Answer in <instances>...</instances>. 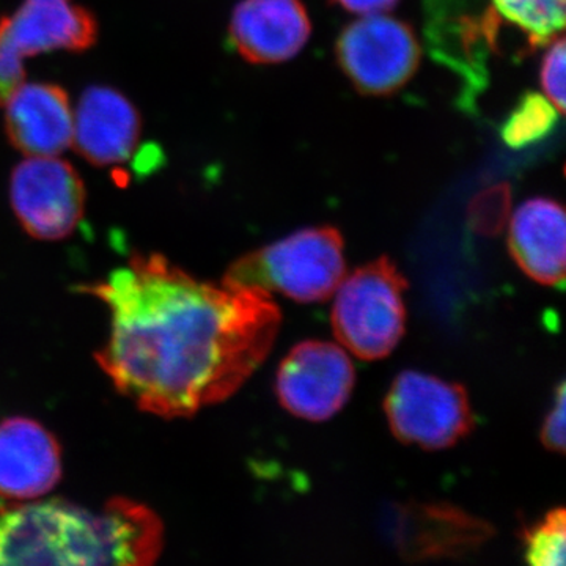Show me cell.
Returning a JSON list of instances; mask_svg holds the SVG:
<instances>
[{"label": "cell", "instance_id": "cell-1", "mask_svg": "<svg viewBox=\"0 0 566 566\" xmlns=\"http://www.w3.org/2000/svg\"><path fill=\"white\" fill-rule=\"evenodd\" d=\"M85 292L109 312L99 367L137 408L167 419L237 394L281 329L270 293L199 281L158 253L133 256Z\"/></svg>", "mask_w": 566, "mask_h": 566}, {"label": "cell", "instance_id": "cell-2", "mask_svg": "<svg viewBox=\"0 0 566 566\" xmlns=\"http://www.w3.org/2000/svg\"><path fill=\"white\" fill-rule=\"evenodd\" d=\"M163 543L161 520L129 499L99 510L63 499L0 504V565L145 566Z\"/></svg>", "mask_w": 566, "mask_h": 566}, {"label": "cell", "instance_id": "cell-3", "mask_svg": "<svg viewBox=\"0 0 566 566\" xmlns=\"http://www.w3.org/2000/svg\"><path fill=\"white\" fill-rule=\"evenodd\" d=\"M345 244L333 227L305 229L237 260L223 283L277 292L297 303H324L346 275Z\"/></svg>", "mask_w": 566, "mask_h": 566}, {"label": "cell", "instance_id": "cell-4", "mask_svg": "<svg viewBox=\"0 0 566 566\" xmlns=\"http://www.w3.org/2000/svg\"><path fill=\"white\" fill-rule=\"evenodd\" d=\"M408 289L392 260L382 256L344 279L333 308L335 337L354 356L378 360L400 344Z\"/></svg>", "mask_w": 566, "mask_h": 566}, {"label": "cell", "instance_id": "cell-5", "mask_svg": "<svg viewBox=\"0 0 566 566\" xmlns=\"http://www.w3.org/2000/svg\"><path fill=\"white\" fill-rule=\"evenodd\" d=\"M385 411L395 438L423 450L449 449L475 424L463 386L420 371H403L395 378Z\"/></svg>", "mask_w": 566, "mask_h": 566}, {"label": "cell", "instance_id": "cell-6", "mask_svg": "<svg viewBox=\"0 0 566 566\" xmlns=\"http://www.w3.org/2000/svg\"><path fill=\"white\" fill-rule=\"evenodd\" d=\"M335 52L356 91L371 96L400 91L415 76L422 54L411 25L381 13L346 25Z\"/></svg>", "mask_w": 566, "mask_h": 566}, {"label": "cell", "instance_id": "cell-7", "mask_svg": "<svg viewBox=\"0 0 566 566\" xmlns=\"http://www.w3.org/2000/svg\"><path fill=\"white\" fill-rule=\"evenodd\" d=\"M10 202L29 237L65 240L84 218V181L59 156L25 158L11 174Z\"/></svg>", "mask_w": 566, "mask_h": 566}, {"label": "cell", "instance_id": "cell-8", "mask_svg": "<svg viewBox=\"0 0 566 566\" xmlns=\"http://www.w3.org/2000/svg\"><path fill=\"white\" fill-rule=\"evenodd\" d=\"M356 371L340 346L308 340L282 360L275 392L286 411L311 422L340 412L352 397Z\"/></svg>", "mask_w": 566, "mask_h": 566}, {"label": "cell", "instance_id": "cell-9", "mask_svg": "<svg viewBox=\"0 0 566 566\" xmlns=\"http://www.w3.org/2000/svg\"><path fill=\"white\" fill-rule=\"evenodd\" d=\"M389 532L394 546L409 562L463 558L494 534L490 523L458 506L420 502L395 506Z\"/></svg>", "mask_w": 566, "mask_h": 566}, {"label": "cell", "instance_id": "cell-10", "mask_svg": "<svg viewBox=\"0 0 566 566\" xmlns=\"http://www.w3.org/2000/svg\"><path fill=\"white\" fill-rule=\"evenodd\" d=\"M98 40L95 17L74 0H24L0 18V54L21 61L44 52L91 50Z\"/></svg>", "mask_w": 566, "mask_h": 566}, {"label": "cell", "instance_id": "cell-11", "mask_svg": "<svg viewBox=\"0 0 566 566\" xmlns=\"http://www.w3.org/2000/svg\"><path fill=\"white\" fill-rule=\"evenodd\" d=\"M62 479L57 439L35 420L10 417L0 422V497L33 501Z\"/></svg>", "mask_w": 566, "mask_h": 566}, {"label": "cell", "instance_id": "cell-12", "mask_svg": "<svg viewBox=\"0 0 566 566\" xmlns=\"http://www.w3.org/2000/svg\"><path fill=\"white\" fill-rule=\"evenodd\" d=\"M312 25L301 0H243L230 20V41L244 61L271 65L300 54Z\"/></svg>", "mask_w": 566, "mask_h": 566}, {"label": "cell", "instance_id": "cell-13", "mask_svg": "<svg viewBox=\"0 0 566 566\" xmlns=\"http://www.w3.org/2000/svg\"><path fill=\"white\" fill-rule=\"evenodd\" d=\"M139 111L123 93L93 85L82 93L74 114L73 145L96 167L128 161L139 145Z\"/></svg>", "mask_w": 566, "mask_h": 566}, {"label": "cell", "instance_id": "cell-14", "mask_svg": "<svg viewBox=\"0 0 566 566\" xmlns=\"http://www.w3.org/2000/svg\"><path fill=\"white\" fill-rule=\"evenodd\" d=\"M3 107L7 137L28 158L59 156L73 145L74 114L61 85L24 82Z\"/></svg>", "mask_w": 566, "mask_h": 566}, {"label": "cell", "instance_id": "cell-15", "mask_svg": "<svg viewBox=\"0 0 566 566\" xmlns=\"http://www.w3.org/2000/svg\"><path fill=\"white\" fill-rule=\"evenodd\" d=\"M565 211L556 200L531 199L510 222L509 249L517 266L546 286L565 281Z\"/></svg>", "mask_w": 566, "mask_h": 566}, {"label": "cell", "instance_id": "cell-16", "mask_svg": "<svg viewBox=\"0 0 566 566\" xmlns=\"http://www.w3.org/2000/svg\"><path fill=\"white\" fill-rule=\"evenodd\" d=\"M502 22L526 36V51L549 46L564 35L565 0H493Z\"/></svg>", "mask_w": 566, "mask_h": 566}, {"label": "cell", "instance_id": "cell-17", "mask_svg": "<svg viewBox=\"0 0 566 566\" xmlns=\"http://www.w3.org/2000/svg\"><path fill=\"white\" fill-rule=\"evenodd\" d=\"M558 111L539 93H526L502 126L510 148H524L545 139L557 125Z\"/></svg>", "mask_w": 566, "mask_h": 566}, {"label": "cell", "instance_id": "cell-18", "mask_svg": "<svg viewBox=\"0 0 566 566\" xmlns=\"http://www.w3.org/2000/svg\"><path fill=\"white\" fill-rule=\"evenodd\" d=\"M566 515L564 509L553 510L545 520L524 531L527 564L562 566L565 564Z\"/></svg>", "mask_w": 566, "mask_h": 566}, {"label": "cell", "instance_id": "cell-19", "mask_svg": "<svg viewBox=\"0 0 566 566\" xmlns=\"http://www.w3.org/2000/svg\"><path fill=\"white\" fill-rule=\"evenodd\" d=\"M510 211V188L494 186L475 197L469 208V221L475 232L495 234L501 232Z\"/></svg>", "mask_w": 566, "mask_h": 566}, {"label": "cell", "instance_id": "cell-20", "mask_svg": "<svg viewBox=\"0 0 566 566\" xmlns=\"http://www.w3.org/2000/svg\"><path fill=\"white\" fill-rule=\"evenodd\" d=\"M565 36L560 35L549 44L542 66L543 91L558 114L565 112Z\"/></svg>", "mask_w": 566, "mask_h": 566}, {"label": "cell", "instance_id": "cell-21", "mask_svg": "<svg viewBox=\"0 0 566 566\" xmlns=\"http://www.w3.org/2000/svg\"><path fill=\"white\" fill-rule=\"evenodd\" d=\"M565 382H560L553 408L542 427V442L554 453L565 452Z\"/></svg>", "mask_w": 566, "mask_h": 566}, {"label": "cell", "instance_id": "cell-22", "mask_svg": "<svg viewBox=\"0 0 566 566\" xmlns=\"http://www.w3.org/2000/svg\"><path fill=\"white\" fill-rule=\"evenodd\" d=\"M24 82V63L0 54V107L6 106L11 95H13Z\"/></svg>", "mask_w": 566, "mask_h": 566}, {"label": "cell", "instance_id": "cell-23", "mask_svg": "<svg viewBox=\"0 0 566 566\" xmlns=\"http://www.w3.org/2000/svg\"><path fill=\"white\" fill-rule=\"evenodd\" d=\"M335 3L356 14H378L386 13L397 7L400 0H334Z\"/></svg>", "mask_w": 566, "mask_h": 566}]
</instances>
